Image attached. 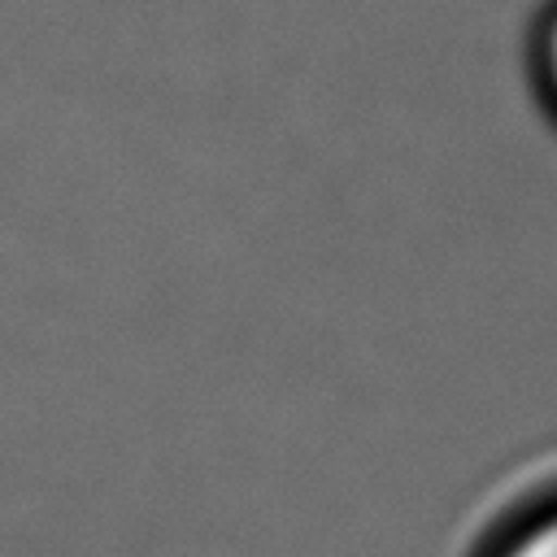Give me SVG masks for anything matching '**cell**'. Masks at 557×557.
I'll use <instances>...</instances> for the list:
<instances>
[{
  "mask_svg": "<svg viewBox=\"0 0 557 557\" xmlns=\"http://www.w3.org/2000/svg\"><path fill=\"white\" fill-rule=\"evenodd\" d=\"M487 557H557V496L531 505L513 527H505Z\"/></svg>",
  "mask_w": 557,
  "mask_h": 557,
  "instance_id": "1",
  "label": "cell"
},
{
  "mask_svg": "<svg viewBox=\"0 0 557 557\" xmlns=\"http://www.w3.org/2000/svg\"><path fill=\"white\" fill-rule=\"evenodd\" d=\"M531 61H535V83L544 91V104L557 117V0L540 13L535 39H531Z\"/></svg>",
  "mask_w": 557,
  "mask_h": 557,
  "instance_id": "2",
  "label": "cell"
}]
</instances>
